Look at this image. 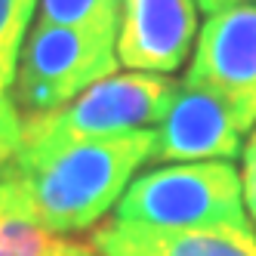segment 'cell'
<instances>
[{"instance_id": "obj_2", "label": "cell", "mask_w": 256, "mask_h": 256, "mask_svg": "<svg viewBox=\"0 0 256 256\" xmlns=\"http://www.w3.org/2000/svg\"><path fill=\"white\" fill-rule=\"evenodd\" d=\"M112 219L152 228L253 232L244 207L241 173L232 160L160 164L126 186Z\"/></svg>"}, {"instance_id": "obj_10", "label": "cell", "mask_w": 256, "mask_h": 256, "mask_svg": "<svg viewBox=\"0 0 256 256\" xmlns=\"http://www.w3.org/2000/svg\"><path fill=\"white\" fill-rule=\"evenodd\" d=\"M124 0H38L34 19L59 28H74L118 44Z\"/></svg>"}, {"instance_id": "obj_11", "label": "cell", "mask_w": 256, "mask_h": 256, "mask_svg": "<svg viewBox=\"0 0 256 256\" xmlns=\"http://www.w3.org/2000/svg\"><path fill=\"white\" fill-rule=\"evenodd\" d=\"M86 250L84 241L52 234L22 216L0 213V256H80Z\"/></svg>"}, {"instance_id": "obj_5", "label": "cell", "mask_w": 256, "mask_h": 256, "mask_svg": "<svg viewBox=\"0 0 256 256\" xmlns=\"http://www.w3.org/2000/svg\"><path fill=\"white\" fill-rule=\"evenodd\" d=\"M186 84L219 96L250 133L256 124V0L213 12L200 28Z\"/></svg>"}, {"instance_id": "obj_7", "label": "cell", "mask_w": 256, "mask_h": 256, "mask_svg": "<svg viewBox=\"0 0 256 256\" xmlns=\"http://www.w3.org/2000/svg\"><path fill=\"white\" fill-rule=\"evenodd\" d=\"M198 38L194 0H124L118 62L139 74H176Z\"/></svg>"}, {"instance_id": "obj_13", "label": "cell", "mask_w": 256, "mask_h": 256, "mask_svg": "<svg viewBox=\"0 0 256 256\" xmlns=\"http://www.w3.org/2000/svg\"><path fill=\"white\" fill-rule=\"evenodd\" d=\"M238 4H253V0H198V6L207 16H213L219 10H228V6H238Z\"/></svg>"}, {"instance_id": "obj_6", "label": "cell", "mask_w": 256, "mask_h": 256, "mask_svg": "<svg viewBox=\"0 0 256 256\" xmlns=\"http://www.w3.org/2000/svg\"><path fill=\"white\" fill-rule=\"evenodd\" d=\"M244 136L247 130L219 96L179 80L154 130L152 164L234 160L244 152Z\"/></svg>"}, {"instance_id": "obj_1", "label": "cell", "mask_w": 256, "mask_h": 256, "mask_svg": "<svg viewBox=\"0 0 256 256\" xmlns=\"http://www.w3.org/2000/svg\"><path fill=\"white\" fill-rule=\"evenodd\" d=\"M154 130L59 145H19L0 167V213L52 234L93 232L118 207L142 164H152Z\"/></svg>"}, {"instance_id": "obj_4", "label": "cell", "mask_w": 256, "mask_h": 256, "mask_svg": "<svg viewBox=\"0 0 256 256\" xmlns=\"http://www.w3.org/2000/svg\"><path fill=\"white\" fill-rule=\"evenodd\" d=\"M176 80L164 74H108L62 105L59 112L22 120L19 145H59L74 139H108L160 124Z\"/></svg>"}, {"instance_id": "obj_14", "label": "cell", "mask_w": 256, "mask_h": 256, "mask_svg": "<svg viewBox=\"0 0 256 256\" xmlns=\"http://www.w3.org/2000/svg\"><path fill=\"white\" fill-rule=\"evenodd\" d=\"M80 256H96V253H90V250H86V253H80Z\"/></svg>"}, {"instance_id": "obj_9", "label": "cell", "mask_w": 256, "mask_h": 256, "mask_svg": "<svg viewBox=\"0 0 256 256\" xmlns=\"http://www.w3.org/2000/svg\"><path fill=\"white\" fill-rule=\"evenodd\" d=\"M34 12H38V0H0V167L16 154L22 142V118L12 90Z\"/></svg>"}, {"instance_id": "obj_8", "label": "cell", "mask_w": 256, "mask_h": 256, "mask_svg": "<svg viewBox=\"0 0 256 256\" xmlns=\"http://www.w3.org/2000/svg\"><path fill=\"white\" fill-rule=\"evenodd\" d=\"M84 244L96 256H256V228H152L105 219Z\"/></svg>"}, {"instance_id": "obj_3", "label": "cell", "mask_w": 256, "mask_h": 256, "mask_svg": "<svg viewBox=\"0 0 256 256\" xmlns=\"http://www.w3.org/2000/svg\"><path fill=\"white\" fill-rule=\"evenodd\" d=\"M118 65L114 40L34 19L12 90L19 118L28 120L59 112L102 78L118 74Z\"/></svg>"}, {"instance_id": "obj_12", "label": "cell", "mask_w": 256, "mask_h": 256, "mask_svg": "<svg viewBox=\"0 0 256 256\" xmlns=\"http://www.w3.org/2000/svg\"><path fill=\"white\" fill-rule=\"evenodd\" d=\"M244 164H241V188H244V207H247V216L256 228V124L250 130V139L241 152Z\"/></svg>"}]
</instances>
